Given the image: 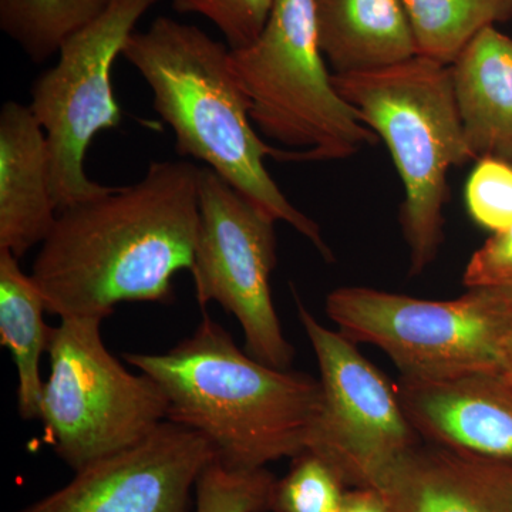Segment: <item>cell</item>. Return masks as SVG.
<instances>
[{"instance_id":"cell-1","label":"cell","mask_w":512,"mask_h":512,"mask_svg":"<svg viewBox=\"0 0 512 512\" xmlns=\"http://www.w3.org/2000/svg\"><path fill=\"white\" fill-rule=\"evenodd\" d=\"M200 173L153 161L138 183L60 211L30 274L47 312L104 320L121 302H170L174 276L194 265Z\"/></svg>"},{"instance_id":"cell-2","label":"cell","mask_w":512,"mask_h":512,"mask_svg":"<svg viewBox=\"0 0 512 512\" xmlns=\"http://www.w3.org/2000/svg\"><path fill=\"white\" fill-rule=\"evenodd\" d=\"M123 357L161 387L167 420L204 437L229 470H259L309 448L322 414L320 380L259 362L207 315L168 352Z\"/></svg>"},{"instance_id":"cell-3","label":"cell","mask_w":512,"mask_h":512,"mask_svg":"<svg viewBox=\"0 0 512 512\" xmlns=\"http://www.w3.org/2000/svg\"><path fill=\"white\" fill-rule=\"evenodd\" d=\"M229 50L197 26L160 16L146 32L128 37L121 56L150 87L154 109L173 130L178 156L207 164L266 218L291 225L332 262L319 225L285 197L266 170V157H301L258 136Z\"/></svg>"},{"instance_id":"cell-4","label":"cell","mask_w":512,"mask_h":512,"mask_svg":"<svg viewBox=\"0 0 512 512\" xmlns=\"http://www.w3.org/2000/svg\"><path fill=\"white\" fill-rule=\"evenodd\" d=\"M333 84L392 154L404 185L400 222L410 274L419 275L443 242L447 171L474 160L450 66L416 56L372 72L333 74Z\"/></svg>"},{"instance_id":"cell-5","label":"cell","mask_w":512,"mask_h":512,"mask_svg":"<svg viewBox=\"0 0 512 512\" xmlns=\"http://www.w3.org/2000/svg\"><path fill=\"white\" fill-rule=\"evenodd\" d=\"M254 126L301 161L345 160L377 134L333 84L319 46L316 0H275L255 42L229 50Z\"/></svg>"},{"instance_id":"cell-6","label":"cell","mask_w":512,"mask_h":512,"mask_svg":"<svg viewBox=\"0 0 512 512\" xmlns=\"http://www.w3.org/2000/svg\"><path fill=\"white\" fill-rule=\"evenodd\" d=\"M101 322L64 318L50 342L39 420L47 443L74 473L136 446L168 419L161 387L111 355Z\"/></svg>"},{"instance_id":"cell-7","label":"cell","mask_w":512,"mask_h":512,"mask_svg":"<svg viewBox=\"0 0 512 512\" xmlns=\"http://www.w3.org/2000/svg\"><path fill=\"white\" fill-rule=\"evenodd\" d=\"M326 313L346 338L382 349L402 377H511L512 316L483 289H468L453 301H426L345 286L329 293Z\"/></svg>"},{"instance_id":"cell-8","label":"cell","mask_w":512,"mask_h":512,"mask_svg":"<svg viewBox=\"0 0 512 512\" xmlns=\"http://www.w3.org/2000/svg\"><path fill=\"white\" fill-rule=\"evenodd\" d=\"M157 2L114 0L100 18L63 43L55 66L32 84L29 107L46 134L50 185L59 212L114 188L90 180L84 160L100 131L121 124L111 70L138 20Z\"/></svg>"},{"instance_id":"cell-9","label":"cell","mask_w":512,"mask_h":512,"mask_svg":"<svg viewBox=\"0 0 512 512\" xmlns=\"http://www.w3.org/2000/svg\"><path fill=\"white\" fill-rule=\"evenodd\" d=\"M200 227L191 275L202 309L217 302L237 318L245 350L265 365L289 370L295 349L272 301L275 222L212 171L201 168Z\"/></svg>"},{"instance_id":"cell-10","label":"cell","mask_w":512,"mask_h":512,"mask_svg":"<svg viewBox=\"0 0 512 512\" xmlns=\"http://www.w3.org/2000/svg\"><path fill=\"white\" fill-rule=\"evenodd\" d=\"M295 293L322 384V414L306 451L318 454L348 488H373L420 444L397 387L342 332L325 328Z\"/></svg>"},{"instance_id":"cell-11","label":"cell","mask_w":512,"mask_h":512,"mask_svg":"<svg viewBox=\"0 0 512 512\" xmlns=\"http://www.w3.org/2000/svg\"><path fill=\"white\" fill-rule=\"evenodd\" d=\"M214 458L204 437L167 420L16 512H190L198 478Z\"/></svg>"},{"instance_id":"cell-12","label":"cell","mask_w":512,"mask_h":512,"mask_svg":"<svg viewBox=\"0 0 512 512\" xmlns=\"http://www.w3.org/2000/svg\"><path fill=\"white\" fill-rule=\"evenodd\" d=\"M397 393L420 439L512 464L511 377L500 373L402 377Z\"/></svg>"},{"instance_id":"cell-13","label":"cell","mask_w":512,"mask_h":512,"mask_svg":"<svg viewBox=\"0 0 512 512\" xmlns=\"http://www.w3.org/2000/svg\"><path fill=\"white\" fill-rule=\"evenodd\" d=\"M373 490L389 512H512V464L419 444Z\"/></svg>"},{"instance_id":"cell-14","label":"cell","mask_w":512,"mask_h":512,"mask_svg":"<svg viewBox=\"0 0 512 512\" xmlns=\"http://www.w3.org/2000/svg\"><path fill=\"white\" fill-rule=\"evenodd\" d=\"M57 217L45 131L29 106L6 101L0 110V249L22 258L45 242Z\"/></svg>"},{"instance_id":"cell-15","label":"cell","mask_w":512,"mask_h":512,"mask_svg":"<svg viewBox=\"0 0 512 512\" xmlns=\"http://www.w3.org/2000/svg\"><path fill=\"white\" fill-rule=\"evenodd\" d=\"M464 137L474 160L512 163V39L488 26L451 64Z\"/></svg>"},{"instance_id":"cell-16","label":"cell","mask_w":512,"mask_h":512,"mask_svg":"<svg viewBox=\"0 0 512 512\" xmlns=\"http://www.w3.org/2000/svg\"><path fill=\"white\" fill-rule=\"evenodd\" d=\"M319 46L336 74L372 72L419 56L402 0H316Z\"/></svg>"},{"instance_id":"cell-17","label":"cell","mask_w":512,"mask_h":512,"mask_svg":"<svg viewBox=\"0 0 512 512\" xmlns=\"http://www.w3.org/2000/svg\"><path fill=\"white\" fill-rule=\"evenodd\" d=\"M47 306L32 275L20 268L12 252L0 249V343L9 350L18 373V412L23 420H39L43 382L40 362L49 353L53 328L45 320Z\"/></svg>"},{"instance_id":"cell-18","label":"cell","mask_w":512,"mask_h":512,"mask_svg":"<svg viewBox=\"0 0 512 512\" xmlns=\"http://www.w3.org/2000/svg\"><path fill=\"white\" fill-rule=\"evenodd\" d=\"M419 56L451 66L488 26L512 16V0H402Z\"/></svg>"},{"instance_id":"cell-19","label":"cell","mask_w":512,"mask_h":512,"mask_svg":"<svg viewBox=\"0 0 512 512\" xmlns=\"http://www.w3.org/2000/svg\"><path fill=\"white\" fill-rule=\"evenodd\" d=\"M114 0H0V29L35 63L59 53Z\"/></svg>"},{"instance_id":"cell-20","label":"cell","mask_w":512,"mask_h":512,"mask_svg":"<svg viewBox=\"0 0 512 512\" xmlns=\"http://www.w3.org/2000/svg\"><path fill=\"white\" fill-rule=\"evenodd\" d=\"M276 478L266 468L229 470L212 460L195 485V512H268Z\"/></svg>"},{"instance_id":"cell-21","label":"cell","mask_w":512,"mask_h":512,"mask_svg":"<svg viewBox=\"0 0 512 512\" xmlns=\"http://www.w3.org/2000/svg\"><path fill=\"white\" fill-rule=\"evenodd\" d=\"M348 487L312 451L293 458L289 473L276 480L272 512H340Z\"/></svg>"},{"instance_id":"cell-22","label":"cell","mask_w":512,"mask_h":512,"mask_svg":"<svg viewBox=\"0 0 512 512\" xmlns=\"http://www.w3.org/2000/svg\"><path fill=\"white\" fill-rule=\"evenodd\" d=\"M467 208L473 220L490 231L512 225V163L485 157L478 161L466 188Z\"/></svg>"},{"instance_id":"cell-23","label":"cell","mask_w":512,"mask_h":512,"mask_svg":"<svg viewBox=\"0 0 512 512\" xmlns=\"http://www.w3.org/2000/svg\"><path fill=\"white\" fill-rule=\"evenodd\" d=\"M275 0H173L178 13H195L211 20L229 49H241L258 39Z\"/></svg>"},{"instance_id":"cell-24","label":"cell","mask_w":512,"mask_h":512,"mask_svg":"<svg viewBox=\"0 0 512 512\" xmlns=\"http://www.w3.org/2000/svg\"><path fill=\"white\" fill-rule=\"evenodd\" d=\"M468 289H491L512 285V225L474 252L463 276Z\"/></svg>"},{"instance_id":"cell-25","label":"cell","mask_w":512,"mask_h":512,"mask_svg":"<svg viewBox=\"0 0 512 512\" xmlns=\"http://www.w3.org/2000/svg\"><path fill=\"white\" fill-rule=\"evenodd\" d=\"M340 512H389L386 504L373 488H349L343 498Z\"/></svg>"},{"instance_id":"cell-26","label":"cell","mask_w":512,"mask_h":512,"mask_svg":"<svg viewBox=\"0 0 512 512\" xmlns=\"http://www.w3.org/2000/svg\"><path fill=\"white\" fill-rule=\"evenodd\" d=\"M495 303L508 315L512 316V285L501 286V288L484 289Z\"/></svg>"},{"instance_id":"cell-27","label":"cell","mask_w":512,"mask_h":512,"mask_svg":"<svg viewBox=\"0 0 512 512\" xmlns=\"http://www.w3.org/2000/svg\"><path fill=\"white\" fill-rule=\"evenodd\" d=\"M511 379H512V355H511Z\"/></svg>"},{"instance_id":"cell-28","label":"cell","mask_w":512,"mask_h":512,"mask_svg":"<svg viewBox=\"0 0 512 512\" xmlns=\"http://www.w3.org/2000/svg\"><path fill=\"white\" fill-rule=\"evenodd\" d=\"M268 512H272V511H268Z\"/></svg>"}]
</instances>
